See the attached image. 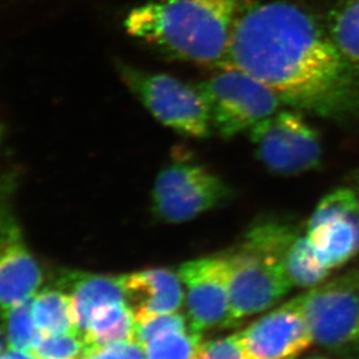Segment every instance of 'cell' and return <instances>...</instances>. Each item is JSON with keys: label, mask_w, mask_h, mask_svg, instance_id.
Returning <instances> with one entry per match:
<instances>
[{"label": "cell", "mask_w": 359, "mask_h": 359, "mask_svg": "<svg viewBox=\"0 0 359 359\" xmlns=\"http://www.w3.org/2000/svg\"><path fill=\"white\" fill-rule=\"evenodd\" d=\"M121 278L135 318L175 313L182 304L181 279L172 271L146 269Z\"/></svg>", "instance_id": "cell-13"}, {"label": "cell", "mask_w": 359, "mask_h": 359, "mask_svg": "<svg viewBox=\"0 0 359 359\" xmlns=\"http://www.w3.org/2000/svg\"><path fill=\"white\" fill-rule=\"evenodd\" d=\"M177 274L188 292L187 306L191 328L202 332L216 327H231L230 269L225 255L182 264Z\"/></svg>", "instance_id": "cell-11"}, {"label": "cell", "mask_w": 359, "mask_h": 359, "mask_svg": "<svg viewBox=\"0 0 359 359\" xmlns=\"http://www.w3.org/2000/svg\"><path fill=\"white\" fill-rule=\"evenodd\" d=\"M83 336L76 332L43 336L32 353L38 359H81L86 351Z\"/></svg>", "instance_id": "cell-21"}, {"label": "cell", "mask_w": 359, "mask_h": 359, "mask_svg": "<svg viewBox=\"0 0 359 359\" xmlns=\"http://www.w3.org/2000/svg\"><path fill=\"white\" fill-rule=\"evenodd\" d=\"M228 258L230 323L273 307L290 290L283 264L274 257L241 245Z\"/></svg>", "instance_id": "cell-8"}, {"label": "cell", "mask_w": 359, "mask_h": 359, "mask_svg": "<svg viewBox=\"0 0 359 359\" xmlns=\"http://www.w3.org/2000/svg\"><path fill=\"white\" fill-rule=\"evenodd\" d=\"M357 195H358V197H359V174H358V177H357Z\"/></svg>", "instance_id": "cell-27"}, {"label": "cell", "mask_w": 359, "mask_h": 359, "mask_svg": "<svg viewBox=\"0 0 359 359\" xmlns=\"http://www.w3.org/2000/svg\"><path fill=\"white\" fill-rule=\"evenodd\" d=\"M274 91L283 104L330 121L359 117V72L308 11L286 0L241 5L226 66Z\"/></svg>", "instance_id": "cell-1"}, {"label": "cell", "mask_w": 359, "mask_h": 359, "mask_svg": "<svg viewBox=\"0 0 359 359\" xmlns=\"http://www.w3.org/2000/svg\"><path fill=\"white\" fill-rule=\"evenodd\" d=\"M0 359H38L34 353L31 351H22V350L7 349L0 356Z\"/></svg>", "instance_id": "cell-25"}, {"label": "cell", "mask_w": 359, "mask_h": 359, "mask_svg": "<svg viewBox=\"0 0 359 359\" xmlns=\"http://www.w3.org/2000/svg\"><path fill=\"white\" fill-rule=\"evenodd\" d=\"M233 196L224 180L194 163L165 167L153 184L151 210L156 219L166 224L189 222L221 207Z\"/></svg>", "instance_id": "cell-5"}, {"label": "cell", "mask_w": 359, "mask_h": 359, "mask_svg": "<svg viewBox=\"0 0 359 359\" xmlns=\"http://www.w3.org/2000/svg\"><path fill=\"white\" fill-rule=\"evenodd\" d=\"M33 318L43 336L70 332L80 334L74 318L69 294L62 290H45L35 294L33 297Z\"/></svg>", "instance_id": "cell-16"}, {"label": "cell", "mask_w": 359, "mask_h": 359, "mask_svg": "<svg viewBox=\"0 0 359 359\" xmlns=\"http://www.w3.org/2000/svg\"><path fill=\"white\" fill-rule=\"evenodd\" d=\"M239 335L252 359H295L314 341L300 297L271 311Z\"/></svg>", "instance_id": "cell-12"}, {"label": "cell", "mask_w": 359, "mask_h": 359, "mask_svg": "<svg viewBox=\"0 0 359 359\" xmlns=\"http://www.w3.org/2000/svg\"><path fill=\"white\" fill-rule=\"evenodd\" d=\"M283 267L292 286L300 287L318 285L327 278L330 271L318 258L307 233L294 239L285 253Z\"/></svg>", "instance_id": "cell-18"}, {"label": "cell", "mask_w": 359, "mask_h": 359, "mask_svg": "<svg viewBox=\"0 0 359 359\" xmlns=\"http://www.w3.org/2000/svg\"><path fill=\"white\" fill-rule=\"evenodd\" d=\"M307 236L322 264L342 266L359 252V197L350 188L325 195L308 222Z\"/></svg>", "instance_id": "cell-10"}, {"label": "cell", "mask_w": 359, "mask_h": 359, "mask_svg": "<svg viewBox=\"0 0 359 359\" xmlns=\"http://www.w3.org/2000/svg\"><path fill=\"white\" fill-rule=\"evenodd\" d=\"M81 359H146L142 346L135 341L109 346H87Z\"/></svg>", "instance_id": "cell-24"}, {"label": "cell", "mask_w": 359, "mask_h": 359, "mask_svg": "<svg viewBox=\"0 0 359 359\" xmlns=\"http://www.w3.org/2000/svg\"><path fill=\"white\" fill-rule=\"evenodd\" d=\"M299 297L315 342L332 350L359 342V269Z\"/></svg>", "instance_id": "cell-7"}, {"label": "cell", "mask_w": 359, "mask_h": 359, "mask_svg": "<svg viewBox=\"0 0 359 359\" xmlns=\"http://www.w3.org/2000/svg\"><path fill=\"white\" fill-rule=\"evenodd\" d=\"M196 87L207 100L212 130L225 139L251 131L283 104L269 87L232 67L219 68Z\"/></svg>", "instance_id": "cell-4"}, {"label": "cell", "mask_w": 359, "mask_h": 359, "mask_svg": "<svg viewBox=\"0 0 359 359\" xmlns=\"http://www.w3.org/2000/svg\"><path fill=\"white\" fill-rule=\"evenodd\" d=\"M4 335H3V330H1V328H0V356L3 355V350H4V339H3Z\"/></svg>", "instance_id": "cell-26"}, {"label": "cell", "mask_w": 359, "mask_h": 359, "mask_svg": "<svg viewBox=\"0 0 359 359\" xmlns=\"http://www.w3.org/2000/svg\"><path fill=\"white\" fill-rule=\"evenodd\" d=\"M118 72L135 98L166 128L189 138L204 139L210 135V111L196 86L125 63L118 65Z\"/></svg>", "instance_id": "cell-3"}, {"label": "cell", "mask_w": 359, "mask_h": 359, "mask_svg": "<svg viewBox=\"0 0 359 359\" xmlns=\"http://www.w3.org/2000/svg\"><path fill=\"white\" fill-rule=\"evenodd\" d=\"M12 179H0V309L29 300L42 283V271L32 256L13 210Z\"/></svg>", "instance_id": "cell-9"}, {"label": "cell", "mask_w": 359, "mask_h": 359, "mask_svg": "<svg viewBox=\"0 0 359 359\" xmlns=\"http://www.w3.org/2000/svg\"><path fill=\"white\" fill-rule=\"evenodd\" d=\"M239 0H152L125 19L128 34L172 59L224 68Z\"/></svg>", "instance_id": "cell-2"}, {"label": "cell", "mask_w": 359, "mask_h": 359, "mask_svg": "<svg viewBox=\"0 0 359 359\" xmlns=\"http://www.w3.org/2000/svg\"><path fill=\"white\" fill-rule=\"evenodd\" d=\"M201 359H252L243 344L241 335L224 337L205 343L202 346Z\"/></svg>", "instance_id": "cell-23"}, {"label": "cell", "mask_w": 359, "mask_h": 359, "mask_svg": "<svg viewBox=\"0 0 359 359\" xmlns=\"http://www.w3.org/2000/svg\"><path fill=\"white\" fill-rule=\"evenodd\" d=\"M329 36L343 57L359 72V0H343L329 13Z\"/></svg>", "instance_id": "cell-17"}, {"label": "cell", "mask_w": 359, "mask_h": 359, "mask_svg": "<svg viewBox=\"0 0 359 359\" xmlns=\"http://www.w3.org/2000/svg\"><path fill=\"white\" fill-rule=\"evenodd\" d=\"M257 159L280 177L300 175L320 166L318 132L295 111H278L250 131Z\"/></svg>", "instance_id": "cell-6"}, {"label": "cell", "mask_w": 359, "mask_h": 359, "mask_svg": "<svg viewBox=\"0 0 359 359\" xmlns=\"http://www.w3.org/2000/svg\"><path fill=\"white\" fill-rule=\"evenodd\" d=\"M70 285L69 294L74 318L81 335L87 332L93 311L104 304L126 301V292L121 276L93 273L72 272L63 279Z\"/></svg>", "instance_id": "cell-14"}, {"label": "cell", "mask_w": 359, "mask_h": 359, "mask_svg": "<svg viewBox=\"0 0 359 359\" xmlns=\"http://www.w3.org/2000/svg\"><path fill=\"white\" fill-rule=\"evenodd\" d=\"M186 328V318L177 313L135 318V341L144 349V346L161 334Z\"/></svg>", "instance_id": "cell-22"}, {"label": "cell", "mask_w": 359, "mask_h": 359, "mask_svg": "<svg viewBox=\"0 0 359 359\" xmlns=\"http://www.w3.org/2000/svg\"><path fill=\"white\" fill-rule=\"evenodd\" d=\"M0 138H1V128H0Z\"/></svg>", "instance_id": "cell-28"}, {"label": "cell", "mask_w": 359, "mask_h": 359, "mask_svg": "<svg viewBox=\"0 0 359 359\" xmlns=\"http://www.w3.org/2000/svg\"><path fill=\"white\" fill-rule=\"evenodd\" d=\"M4 332L8 349L32 353L36 348L43 335L33 318V297L5 311Z\"/></svg>", "instance_id": "cell-20"}, {"label": "cell", "mask_w": 359, "mask_h": 359, "mask_svg": "<svg viewBox=\"0 0 359 359\" xmlns=\"http://www.w3.org/2000/svg\"><path fill=\"white\" fill-rule=\"evenodd\" d=\"M135 316L126 301L104 304L93 311L83 339L87 346L135 341Z\"/></svg>", "instance_id": "cell-15"}, {"label": "cell", "mask_w": 359, "mask_h": 359, "mask_svg": "<svg viewBox=\"0 0 359 359\" xmlns=\"http://www.w3.org/2000/svg\"><path fill=\"white\" fill-rule=\"evenodd\" d=\"M203 343L200 332L191 328L172 330L152 339L144 346L146 359H196Z\"/></svg>", "instance_id": "cell-19"}, {"label": "cell", "mask_w": 359, "mask_h": 359, "mask_svg": "<svg viewBox=\"0 0 359 359\" xmlns=\"http://www.w3.org/2000/svg\"><path fill=\"white\" fill-rule=\"evenodd\" d=\"M313 359H322V358H313Z\"/></svg>", "instance_id": "cell-30"}, {"label": "cell", "mask_w": 359, "mask_h": 359, "mask_svg": "<svg viewBox=\"0 0 359 359\" xmlns=\"http://www.w3.org/2000/svg\"><path fill=\"white\" fill-rule=\"evenodd\" d=\"M196 359H201V358H200V356L197 357V358H196Z\"/></svg>", "instance_id": "cell-29"}]
</instances>
